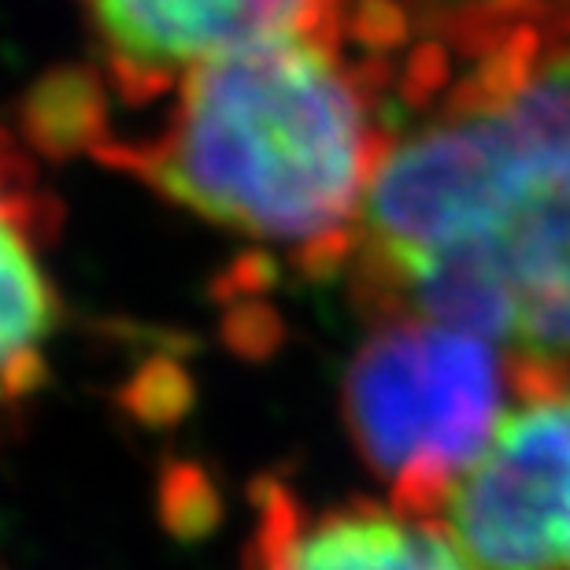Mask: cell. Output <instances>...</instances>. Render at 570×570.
Returning <instances> with one entry per match:
<instances>
[{
	"label": "cell",
	"instance_id": "277c9868",
	"mask_svg": "<svg viewBox=\"0 0 570 570\" xmlns=\"http://www.w3.org/2000/svg\"><path fill=\"white\" fill-rule=\"evenodd\" d=\"M441 511L482 570H570V385L511 407Z\"/></svg>",
	"mask_w": 570,
	"mask_h": 570
},
{
	"label": "cell",
	"instance_id": "8992f818",
	"mask_svg": "<svg viewBox=\"0 0 570 570\" xmlns=\"http://www.w3.org/2000/svg\"><path fill=\"white\" fill-rule=\"evenodd\" d=\"M256 570H482L449 527L390 508H330L264 533Z\"/></svg>",
	"mask_w": 570,
	"mask_h": 570
},
{
	"label": "cell",
	"instance_id": "3957f363",
	"mask_svg": "<svg viewBox=\"0 0 570 570\" xmlns=\"http://www.w3.org/2000/svg\"><path fill=\"white\" fill-rule=\"evenodd\" d=\"M508 352L474 330L404 315L356 352L352 441L407 511L441 508L508 419Z\"/></svg>",
	"mask_w": 570,
	"mask_h": 570
},
{
	"label": "cell",
	"instance_id": "6da1fadb",
	"mask_svg": "<svg viewBox=\"0 0 570 570\" xmlns=\"http://www.w3.org/2000/svg\"><path fill=\"white\" fill-rule=\"evenodd\" d=\"M356 242L401 315L570 363V16L511 22L393 127Z\"/></svg>",
	"mask_w": 570,
	"mask_h": 570
},
{
	"label": "cell",
	"instance_id": "52a82bcc",
	"mask_svg": "<svg viewBox=\"0 0 570 570\" xmlns=\"http://www.w3.org/2000/svg\"><path fill=\"white\" fill-rule=\"evenodd\" d=\"M56 315L27 167L0 130V404L41 385Z\"/></svg>",
	"mask_w": 570,
	"mask_h": 570
},
{
	"label": "cell",
	"instance_id": "7a4b0ae2",
	"mask_svg": "<svg viewBox=\"0 0 570 570\" xmlns=\"http://www.w3.org/2000/svg\"><path fill=\"white\" fill-rule=\"evenodd\" d=\"M141 175L200 219L285 253L356 242L390 145L379 89L341 45L337 11L215 56L170 86Z\"/></svg>",
	"mask_w": 570,
	"mask_h": 570
},
{
	"label": "cell",
	"instance_id": "5b68a950",
	"mask_svg": "<svg viewBox=\"0 0 570 570\" xmlns=\"http://www.w3.org/2000/svg\"><path fill=\"white\" fill-rule=\"evenodd\" d=\"M116 78L159 94L200 63L334 16L341 0H78Z\"/></svg>",
	"mask_w": 570,
	"mask_h": 570
}]
</instances>
